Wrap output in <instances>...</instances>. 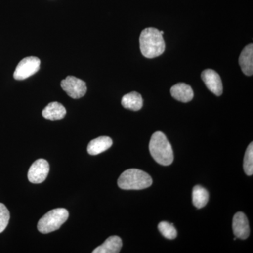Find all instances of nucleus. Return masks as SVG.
<instances>
[{
  "mask_svg": "<svg viewBox=\"0 0 253 253\" xmlns=\"http://www.w3.org/2000/svg\"><path fill=\"white\" fill-rule=\"evenodd\" d=\"M141 54L147 59H154L163 54L166 44L161 31L155 28H145L139 38Z\"/></svg>",
  "mask_w": 253,
  "mask_h": 253,
  "instance_id": "1",
  "label": "nucleus"
},
{
  "mask_svg": "<svg viewBox=\"0 0 253 253\" xmlns=\"http://www.w3.org/2000/svg\"><path fill=\"white\" fill-rule=\"evenodd\" d=\"M149 151L153 158L160 165L168 166L172 164L174 160L172 146L161 131H156L151 136Z\"/></svg>",
  "mask_w": 253,
  "mask_h": 253,
  "instance_id": "2",
  "label": "nucleus"
},
{
  "mask_svg": "<svg viewBox=\"0 0 253 253\" xmlns=\"http://www.w3.org/2000/svg\"><path fill=\"white\" fill-rule=\"evenodd\" d=\"M153 180L147 173L138 169H129L118 178V185L123 190H141L149 188Z\"/></svg>",
  "mask_w": 253,
  "mask_h": 253,
  "instance_id": "3",
  "label": "nucleus"
},
{
  "mask_svg": "<svg viewBox=\"0 0 253 253\" xmlns=\"http://www.w3.org/2000/svg\"><path fill=\"white\" fill-rule=\"evenodd\" d=\"M69 213L65 208L51 210L40 219L38 229L42 234H49L58 230L66 222Z\"/></svg>",
  "mask_w": 253,
  "mask_h": 253,
  "instance_id": "4",
  "label": "nucleus"
},
{
  "mask_svg": "<svg viewBox=\"0 0 253 253\" xmlns=\"http://www.w3.org/2000/svg\"><path fill=\"white\" fill-rule=\"evenodd\" d=\"M41 68V60L36 56H28L18 63L14 73V78L17 81L27 79L36 74Z\"/></svg>",
  "mask_w": 253,
  "mask_h": 253,
  "instance_id": "5",
  "label": "nucleus"
},
{
  "mask_svg": "<svg viewBox=\"0 0 253 253\" xmlns=\"http://www.w3.org/2000/svg\"><path fill=\"white\" fill-rule=\"evenodd\" d=\"M61 88L73 99H80L85 95L87 88L86 83L74 76H68L61 83Z\"/></svg>",
  "mask_w": 253,
  "mask_h": 253,
  "instance_id": "6",
  "label": "nucleus"
},
{
  "mask_svg": "<svg viewBox=\"0 0 253 253\" xmlns=\"http://www.w3.org/2000/svg\"><path fill=\"white\" fill-rule=\"evenodd\" d=\"M49 172V163L44 159L37 160L28 171V180L33 184H41L45 180Z\"/></svg>",
  "mask_w": 253,
  "mask_h": 253,
  "instance_id": "7",
  "label": "nucleus"
},
{
  "mask_svg": "<svg viewBox=\"0 0 253 253\" xmlns=\"http://www.w3.org/2000/svg\"><path fill=\"white\" fill-rule=\"evenodd\" d=\"M201 78L211 92L217 96L222 94V82H221L220 76L216 71L212 69L205 70L201 74Z\"/></svg>",
  "mask_w": 253,
  "mask_h": 253,
  "instance_id": "8",
  "label": "nucleus"
},
{
  "mask_svg": "<svg viewBox=\"0 0 253 253\" xmlns=\"http://www.w3.org/2000/svg\"><path fill=\"white\" fill-rule=\"evenodd\" d=\"M232 227L234 235L238 239L245 240L249 237V223L244 213L241 212L236 213L233 218Z\"/></svg>",
  "mask_w": 253,
  "mask_h": 253,
  "instance_id": "9",
  "label": "nucleus"
},
{
  "mask_svg": "<svg viewBox=\"0 0 253 253\" xmlns=\"http://www.w3.org/2000/svg\"><path fill=\"white\" fill-rule=\"evenodd\" d=\"M239 65L246 76H252L253 73V45L245 46L239 56Z\"/></svg>",
  "mask_w": 253,
  "mask_h": 253,
  "instance_id": "10",
  "label": "nucleus"
},
{
  "mask_svg": "<svg viewBox=\"0 0 253 253\" xmlns=\"http://www.w3.org/2000/svg\"><path fill=\"white\" fill-rule=\"evenodd\" d=\"M170 94L173 98L183 103L189 102L194 98L192 88L185 83H178L172 86Z\"/></svg>",
  "mask_w": 253,
  "mask_h": 253,
  "instance_id": "11",
  "label": "nucleus"
},
{
  "mask_svg": "<svg viewBox=\"0 0 253 253\" xmlns=\"http://www.w3.org/2000/svg\"><path fill=\"white\" fill-rule=\"evenodd\" d=\"M112 144V139L109 136H99L91 140L88 144V154L92 156L99 155L110 149Z\"/></svg>",
  "mask_w": 253,
  "mask_h": 253,
  "instance_id": "12",
  "label": "nucleus"
},
{
  "mask_svg": "<svg viewBox=\"0 0 253 253\" xmlns=\"http://www.w3.org/2000/svg\"><path fill=\"white\" fill-rule=\"evenodd\" d=\"M123 242L118 236H110L104 244L92 251L93 253H118L122 249Z\"/></svg>",
  "mask_w": 253,
  "mask_h": 253,
  "instance_id": "13",
  "label": "nucleus"
},
{
  "mask_svg": "<svg viewBox=\"0 0 253 253\" xmlns=\"http://www.w3.org/2000/svg\"><path fill=\"white\" fill-rule=\"evenodd\" d=\"M66 114V110L59 102L49 103L42 111V116L50 121H58L63 119Z\"/></svg>",
  "mask_w": 253,
  "mask_h": 253,
  "instance_id": "14",
  "label": "nucleus"
},
{
  "mask_svg": "<svg viewBox=\"0 0 253 253\" xmlns=\"http://www.w3.org/2000/svg\"><path fill=\"white\" fill-rule=\"evenodd\" d=\"M121 104L123 107L131 111H139L143 106L142 96L136 91H131L123 96Z\"/></svg>",
  "mask_w": 253,
  "mask_h": 253,
  "instance_id": "15",
  "label": "nucleus"
},
{
  "mask_svg": "<svg viewBox=\"0 0 253 253\" xmlns=\"http://www.w3.org/2000/svg\"><path fill=\"white\" fill-rule=\"evenodd\" d=\"M192 199L195 207L201 209L207 205L209 200V194L204 187L197 185L193 189Z\"/></svg>",
  "mask_w": 253,
  "mask_h": 253,
  "instance_id": "16",
  "label": "nucleus"
},
{
  "mask_svg": "<svg viewBox=\"0 0 253 253\" xmlns=\"http://www.w3.org/2000/svg\"><path fill=\"white\" fill-rule=\"evenodd\" d=\"M244 172L248 176H252L253 174V143L248 146L245 154L244 160Z\"/></svg>",
  "mask_w": 253,
  "mask_h": 253,
  "instance_id": "17",
  "label": "nucleus"
},
{
  "mask_svg": "<svg viewBox=\"0 0 253 253\" xmlns=\"http://www.w3.org/2000/svg\"><path fill=\"white\" fill-rule=\"evenodd\" d=\"M158 229L162 235L168 239H174L177 236V231L172 224L168 221H161L158 224Z\"/></svg>",
  "mask_w": 253,
  "mask_h": 253,
  "instance_id": "18",
  "label": "nucleus"
},
{
  "mask_svg": "<svg viewBox=\"0 0 253 253\" xmlns=\"http://www.w3.org/2000/svg\"><path fill=\"white\" fill-rule=\"evenodd\" d=\"M10 213L7 208L0 203V234L3 232L9 224Z\"/></svg>",
  "mask_w": 253,
  "mask_h": 253,
  "instance_id": "19",
  "label": "nucleus"
},
{
  "mask_svg": "<svg viewBox=\"0 0 253 253\" xmlns=\"http://www.w3.org/2000/svg\"><path fill=\"white\" fill-rule=\"evenodd\" d=\"M161 34H162V35L164 34V31H161Z\"/></svg>",
  "mask_w": 253,
  "mask_h": 253,
  "instance_id": "20",
  "label": "nucleus"
}]
</instances>
